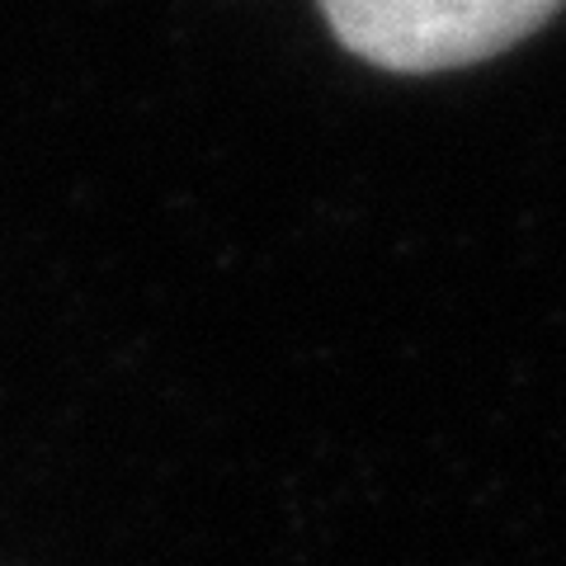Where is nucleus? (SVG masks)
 <instances>
[{"label": "nucleus", "mask_w": 566, "mask_h": 566, "mask_svg": "<svg viewBox=\"0 0 566 566\" xmlns=\"http://www.w3.org/2000/svg\"><path fill=\"white\" fill-rule=\"evenodd\" d=\"M566 0H322L331 33L382 71H453L543 29Z\"/></svg>", "instance_id": "1"}]
</instances>
